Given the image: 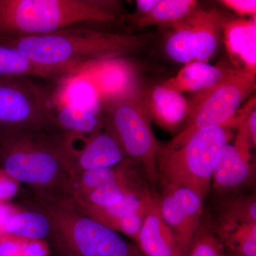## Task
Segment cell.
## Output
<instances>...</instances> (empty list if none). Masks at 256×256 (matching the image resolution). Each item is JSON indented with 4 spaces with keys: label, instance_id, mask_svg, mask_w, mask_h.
I'll use <instances>...</instances> for the list:
<instances>
[{
    "label": "cell",
    "instance_id": "1",
    "mask_svg": "<svg viewBox=\"0 0 256 256\" xmlns=\"http://www.w3.org/2000/svg\"><path fill=\"white\" fill-rule=\"evenodd\" d=\"M0 44L14 47L44 66L82 74L96 64L138 53L146 46V38L67 28L40 36L0 38Z\"/></svg>",
    "mask_w": 256,
    "mask_h": 256
},
{
    "label": "cell",
    "instance_id": "2",
    "mask_svg": "<svg viewBox=\"0 0 256 256\" xmlns=\"http://www.w3.org/2000/svg\"><path fill=\"white\" fill-rule=\"evenodd\" d=\"M0 169L31 186L40 198L68 197L74 172L60 133L0 132Z\"/></svg>",
    "mask_w": 256,
    "mask_h": 256
},
{
    "label": "cell",
    "instance_id": "3",
    "mask_svg": "<svg viewBox=\"0 0 256 256\" xmlns=\"http://www.w3.org/2000/svg\"><path fill=\"white\" fill-rule=\"evenodd\" d=\"M116 2L100 0H0V38L40 36L87 22L117 18Z\"/></svg>",
    "mask_w": 256,
    "mask_h": 256
},
{
    "label": "cell",
    "instance_id": "4",
    "mask_svg": "<svg viewBox=\"0 0 256 256\" xmlns=\"http://www.w3.org/2000/svg\"><path fill=\"white\" fill-rule=\"evenodd\" d=\"M232 128H204L174 148L161 146L156 163L164 188H190L204 200L210 192L220 150L233 138Z\"/></svg>",
    "mask_w": 256,
    "mask_h": 256
},
{
    "label": "cell",
    "instance_id": "5",
    "mask_svg": "<svg viewBox=\"0 0 256 256\" xmlns=\"http://www.w3.org/2000/svg\"><path fill=\"white\" fill-rule=\"evenodd\" d=\"M255 88L256 75L233 69L214 87L196 92L188 101L190 110L184 124L166 146H181L192 134L204 128L216 126L238 128L255 107V98L250 101L248 110L240 114L237 111Z\"/></svg>",
    "mask_w": 256,
    "mask_h": 256
},
{
    "label": "cell",
    "instance_id": "6",
    "mask_svg": "<svg viewBox=\"0 0 256 256\" xmlns=\"http://www.w3.org/2000/svg\"><path fill=\"white\" fill-rule=\"evenodd\" d=\"M38 208L50 218L53 234L76 256H136L117 232L77 210L70 198L38 197Z\"/></svg>",
    "mask_w": 256,
    "mask_h": 256
},
{
    "label": "cell",
    "instance_id": "7",
    "mask_svg": "<svg viewBox=\"0 0 256 256\" xmlns=\"http://www.w3.org/2000/svg\"><path fill=\"white\" fill-rule=\"evenodd\" d=\"M139 92L102 104L104 127L118 141L126 159L137 165L151 183L156 184L159 180L156 156L161 146L140 100Z\"/></svg>",
    "mask_w": 256,
    "mask_h": 256
},
{
    "label": "cell",
    "instance_id": "8",
    "mask_svg": "<svg viewBox=\"0 0 256 256\" xmlns=\"http://www.w3.org/2000/svg\"><path fill=\"white\" fill-rule=\"evenodd\" d=\"M53 92L28 77L0 76V132L55 130Z\"/></svg>",
    "mask_w": 256,
    "mask_h": 256
},
{
    "label": "cell",
    "instance_id": "9",
    "mask_svg": "<svg viewBox=\"0 0 256 256\" xmlns=\"http://www.w3.org/2000/svg\"><path fill=\"white\" fill-rule=\"evenodd\" d=\"M160 214L174 236L180 256H188L201 227L204 198L182 186L164 188L158 197Z\"/></svg>",
    "mask_w": 256,
    "mask_h": 256
},
{
    "label": "cell",
    "instance_id": "10",
    "mask_svg": "<svg viewBox=\"0 0 256 256\" xmlns=\"http://www.w3.org/2000/svg\"><path fill=\"white\" fill-rule=\"evenodd\" d=\"M252 148L246 119L239 124L234 144L220 150L214 170L212 183L217 191L226 193L242 188L254 174Z\"/></svg>",
    "mask_w": 256,
    "mask_h": 256
},
{
    "label": "cell",
    "instance_id": "11",
    "mask_svg": "<svg viewBox=\"0 0 256 256\" xmlns=\"http://www.w3.org/2000/svg\"><path fill=\"white\" fill-rule=\"evenodd\" d=\"M62 136L74 175L114 166L126 159L118 141L104 126L90 137Z\"/></svg>",
    "mask_w": 256,
    "mask_h": 256
},
{
    "label": "cell",
    "instance_id": "12",
    "mask_svg": "<svg viewBox=\"0 0 256 256\" xmlns=\"http://www.w3.org/2000/svg\"><path fill=\"white\" fill-rule=\"evenodd\" d=\"M84 73L95 86L101 106L140 92L136 68L126 58L96 64Z\"/></svg>",
    "mask_w": 256,
    "mask_h": 256
},
{
    "label": "cell",
    "instance_id": "13",
    "mask_svg": "<svg viewBox=\"0 0 256 256\" xmlns=\"http://www.w3.org/2000/svg\"><path fill=\"white\" fill-rule=\"evenodd\" d=\"M139 98L150 118L162 129L180 131L190 110V102L182 94L161 85L146 92L140 90Z\"/></svg>",
    "mask_w": 256,
    "mask_h": 256
},
{
    "label": "cell",
    "instance_id": "14",
    "mask_svg": "<svg viewBox=\"0 0 256 256\" xmlns=\"http://www.w3.org/2000/svg\"><path fill=\"white\" fill-rule=\"evenodd\" d=\"M222 32L229 58L237 70L256 75V18L250 20L224 18Z\"/></svg>",
    "mask_w": 256,
    "mask_h": 256
},
{
    "label": "cell",
    "instance_id": "15",
    "mask_svg": "<svg viewBox=\"0 0 256 256\" xmlns=\"http://www.w3.org/2000/svg\"><path fill=\"white\" fill-rule=\"evenodd\" d=\"M136 242L146 256H180L174 236L160 214L156 196L150 203Z\"/></svg>",
    "mask_w": 256,
    "mask_h": 256
},
{
    "label": "cell",
    "instance_id": "16",
    "mask_svg": "<svg viewBox=\"0 0 256 256\" xmlns=\"http://www.w3.org/2000/svg\"><path fill=\"white\" fill-rule=\"evenodd\" d=\"M55 130L67 138H88L104 126L101 108L54 104Z\"/></svg>",
    "mask_w": 256,
    "mask_h": 256
},
{
    "label": "cell",
    "instance_id": "17",
    "mask_svg": "<svg viewBox=\"0 0 256 256\" xmlns=\"http://www.w3.org/2000/svg\"><path fill=\"white\" fill-rule=\"evenodd\" d=\"M78 73L40 65L14 47L0 44V76L38 77L58 82Z\"/></svg>",
    "mask_w": 256,
    "mask_h": 256
},
{
    "label": "cell",
    "instance_id": "18",
    "mask_svg": "<svg viewBox=\"0 0 256 256\" xmlns=\"http://www.w3.org/2000/svg\"><path fill=\"white\" fill-rule=\"evenodd\" d=\"M232 70L194 60L185 64L174 77L162 85L180 94L203 92L220 84Z\"/></svg>",
    "mask_w": 256,
    "mask_h": 256
},
{
    "label": "cell",
    "instance_id": "19",
    "mask_svg": "<svg viewBox=\"0 0 256 256\" xmlns=\"http://www.w3.org/2000/svg\"><path fill=\"white\" fill-rule=\"evenodd\" d=\"M190 18L195 38L194 60L207 63L218 48L225 18L217 10L197 8Z\"/></svg>",
    "mask_w": 256,
    "mask_h": 256
},
{
    "label": "cell",
    "instance_id": "20",
    "mask_svg": "<svg viewBox=\"0 0 256 256\" xmlns=\"http://www.w3.org/2000/svg\"><path fill=\"white\" fill-rule=\"evenodd\" d=\"M247 224H256L255 195L234 194L220 202L215 226L218 240Z\"/></svg>",
    "mask_w": 256,
    "mask_h": 256
},
{
    "label": "cell",
    "instance_id": "21",
    "mask_svg": "<svg viewBox=\"0 0 256 256\" xmlns=\"http://www.w3.org/2000/svg\"><path fill=\"white\" fill-rule=\"evenodd\" d=\"M154 195L151 191L144 194L132 195L122 202L108 206H96L72 200L77 210L96 222L114 230L120 220L126 216L146 210Z\"/></svg>",
    "mask_w": 256,
    "mask_h": 256
},
{
    "label": "cell",
    "instance_id": "22",
    "mask_svg": "<svg viewBox=\"0 0 256 256\" xmlns=\"http://www.w3.org/2000/svg\"><path fill=\"white\" fill-rule=\"evenodd\" d=\"M142 172L128 159L114 166L82 172L74 175L68 197L78 196L100 186L122 181Z\"/></svg>",
    "mask_w": 256,
    "mask_h": 256
},
{
    "label": "cell",
    "instance_id": "23",
    "mask_svg": "<svg viewBox=\"0 0 256 256\" xmlns=\"http://www.w3.org/2000/svg\"><path fill=\"white\" fill-rule=\"evenodd\" d=\"M144 176L146 175L142 172L122 181L105 185L82 195L68 198L92 206H110L132 195L144 194L150 192L144 181Z\"/></svg>",
    "mask_w": 256,
    "mask_h": 256
},
{
    "label": "cell",
    "instance_id": "24",
    "mask_svg": "<svg viewBox=\"0 0 256 256\" xmlns=\"http://www.w3.org/2000/svg\"><path fill=\"white\" fill-rule=\"evenodd\" d=\"M84 72L57 82L53 92L54 104L101 108L95 86Z\"/></svg>",
    "mask_w": 256,
    "mask_h": 256
},
{
    "label": "cell",
    "instance_id": "25",
    "mask_svg": "<svg viewBox=\"0 0 256 256\" xmlns=\"http://www.w3.org/2000/svg\"><path fill=\"white\" fill-rule=\"evenodd\" d=\"M195 0H160L149 14L132 20L139 28L170 26L188 18L198 8Z\"/></svg>",
    "mask_w": 256,
    "mask_h": 256
},
{
    "label": "cell",
    "instance_id": "26",
    "mask_svg": "<svg viewBox=\"0 0 256 256\" xmlns=\"http://www.w3.org/2000/svg\"><path fill=\"white\" fill-rule=\"evenodd\" d=\"M6 234L33 240H44L53 228L50 218L40 210H20L10 217L6 225Z\"/></svg>",
    "mask_w": 256,
    "mask_h": 256
},
{
    "label": "cell",
    "instance_id": "27",
    "mask_svg": "<svg viewBox=\"0 0 256 256\" xmlns=\"http://www.w3.org/2000/svg\"><path fill=\"white\" fill-rule=\"evenodd\" d=\"M190 16L172 28L173 32L166 43V54L178 63L186 64L194 60L195 38Z\"/></svg>",
    "mask_w": 256,
    "mask_h": 256
},
{
    "label": "cell",
    "instance_id": "28",
    "mask_svg": "<svg viewBox=\"0 0 256 256\" xmlns=\"http://www.w3.org/2000/svg\"><path fill=\"white\" fill-rule=\"evenodd\" d=\"M45 240L20 238L5 234L0 236V256H48Z\"/></svg>",
    "mask_w": 256,
    "mask_h": 256
},
{
    "label": "cell",
    "instance_id": "29",
    "mask_svg": "<svg viewBox=\"0 0 256 256\" xmlns=\"http://www.w3.org/2000/svg\"><path fill=\"white\" fill-rule=\"evenodd\" d=\"M220 242L235 256H256V224L240 226Z\"/></svg>",
    "mask_w": 256,
    "mask_h": 256
},
{
    "label": "cell",
    "instance_id": "30",
    "mask_svg": "<svg viewBox=\"0 0 256 256\" xmlns=\"http://www.w3.org/2000/svg\"><path fill=\"white\" fill-rule=\"evenodd\" d=\"M188 256H226L224 246L213 232L200 227Z\"/></svg>",
    "mask_w": 256,
    "mask_h": 256
},
{
    "label": "cell",
    "instance_id": "31",
    "mask_svg": "<svg viewBox=\"0 0 256 256\" xmlns=\"http://www.w3.org/2000/svg\"><path fill=\"white\" fill-rule=\"evenodd\" d=\"M20 186L18 182L0 169V202H9L16 196Z\"/></svg>",
    "mask_w": 256,
    "mask_h": 256
},
{
    "label": "cell",
    "instance_id": "32",
    "mask_svg": "<svg viewBox=\"0 0 256 256\" xmlns=\"http://www.w3.org/2000/svg\"><path fill=\"white\" fill-rule=\"evenodd\" d=\"M220 2L240 16L256 18V0H222Z\"/></svg>",
    "mask_w": 256,
    "mask_h": 256
},
{
    "label": "cell",
    "instance_id": "33",
    "mask_svg": "<svg viewBox=\"0 0 256 256\" xmlns=\"http://www.w3.org/2000/svg\"><path fill=\"white\" fill-rule=\"evenodd\" d=\"M21 210L9 202H0V236L6 234V225L10 217Z\"/></svg>",
    "mask_w": 256,
    "mask_h": 256
},
{
    "label": "cell",
    "instance_id": "34",
    "mask_svg": "<svg viewBox=\"0 0 256 256\" xmlns=\"http://www.w3.org/2000/svg\"><path fill=\"white\" fill-rule=\"evenodd\" d=\"M158 2L159 0H138L136 1L137 14L134 18H139L149 14L152 10L156 8Z\"/></svg>",
    "mask_w": 256,
    "mask_h": 256
},
{
    "label": "cell",
    "instance_id": "35",
    "mask_svg": "<svg viewBox=\"0 0 256 256\" xmlns=\"http://www.w3.org/2000/svg\"><path fill=\"white\" fill-rule=\"evenodd\" d=\"M247 127L250 136V142L252 148L256 146V112L255 110L250 111L246 118Z\"/></svg>",
    "mask_w": 256,
    "mask_h": 256
},
{
    "label": "cell",
    "instance_id": "36",
    "mask_svg": "<svg viewBox=\"0 0 256 256\" xmlns=\"http://www.w3.org/2000/svg\"></svg>",
    "mask_w": 256,
    "mask_h": 256
},
{
    "label": "cell",
    "instance_id": "37",
    "mask_svg": "<svg viewBox=\"0 0 256 256\" xmlns=\"http://www.w3.org/2000/svg\"></svg>",
    "mask_w": 256,
    "mask_h": 256
}]
</instances>
